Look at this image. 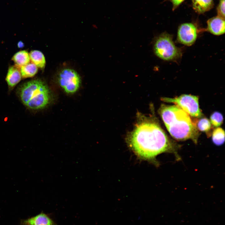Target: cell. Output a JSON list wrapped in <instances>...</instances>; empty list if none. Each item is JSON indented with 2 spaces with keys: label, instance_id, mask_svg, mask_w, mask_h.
I'll return each instance as SVG.
<instances>
[{
  "label": "cell",
  "instance_id": "6da1fadb",
  "mask_svg": "<svg viewBox=\"0 0 225 225\" xmlns=\"http://www.w3.org/2000/svg\"><path fill=\"white\" fill-rule=\"evenodd\" d=\"M128 142L135 153L140 158L152 159L164 152L177 154L178 145L168 137L160 125L148 120L138 122L128 135Z\"/></svg>",
  "mask_w": 225,
  "mask_h": 225
},
{
  "label": "cell",
  "instance_id": "7a4b0ae2",
  "mask_svg": "<svg viewBox=\"0 0 225 225\" xmlns=\"http://www.w3.org/2000/svg\"><path fill=\"white\" fill-rule=\"evenodd\" d=\"M158 112L173 138L179 141L191 139L197 143L199 133L187 112L176 105L164 104L161 105Z\"/></svg>",
  "mask_w": 225,
  "mask_h": 225
},
{
  "label": "cell",
  "instance_id": "3957f363",
  "mask_svg": "<svg viewBox=\"0 0 225 225\" xmlns=\"http://www.w3.org/2000/svg\"><path fill=\"white\" fill-rule=\"evenodd\" d=\"M19 94L23 104L32 110L44 108L49 103L50 99L47 86L42 80L38 79L23 83L20 88Z\"/></svg>",
  "mask_w": 225,
  "mask_h": 225
},
{
  "label": "cell",
  "instance_id": "277c9868",
  "mask_svg": "<svg viewBox=\"0 0 225 225\" xmlns=\"http://www.w3.org/2000/svg\"><path fill=\"white\" fill-rule=\"evenodd\" d=\"M155 54L166 61H176L181 58L182 52L175 45L172 35L163 32L155 39L153 45Z\"/></svg>",
  "mask_w": 225,
  "mask_h": 225
},
{
  "label": "cell",
  "instance_id": "5b68a950",
  "mask_svg": "<svg viewBox=\"0 0 225 225\" xmlns=\"http://www.w3.org/2000/svg\"><path fill=\"white\" fill-rule=\"evenodd\" d=\"M162 100L175 104L192 117L200 118L203 116L197 96L185 94L174 98H163Z\"/></svg>",
  "mask_w": 225,
  "mask_h": 225
},
{
  "label": "cell",
  "instance_id": "8992f818",
  "mask_svg": "<svg viewBox=\"0 0 225 225\" xmlns=\"http://www.w3.org/2000/svg\"><path fill=\"white\" fill-rule=\"evenodd\" d=\"M58 82L60 86L68 93L76 92L80 87L81 79L79 75L74 70L66 68L60 73Z\"/></svg>",
  "mask_w": 225,
  "mask_h": 225
},
{
  "label": "cell",
  "instance_id": "52a82bcc",
  "mask_svg": "<svg viewBox=\"0 0 225 225\" xmlns=\"http://www.w3.org/2000/svg\"><path fill=\"white\" fill-rule=\"evenodd\" d=\"M200 30L196 25L193 23H184L178 27L177 40L179 43L190 46L195 42Z\"/></svg>",
  "mask_w": 225,
  "mask_h": 225
},
{
  "label": "cell",
  "instance_id": "ba28073f",
  "mask_svg": "<svg viewBox=\"0 0 225 225\" xmlns=\"http://www.w3.org/2000/svg\"><path fill=\"white\" fill-rule=\"evenodd\" d=\"M207 27L205 30L215 35H222L225 33V19L217 16L209 19Z\"/></svg>",
  "mask_w": 225,
  "mask_h": 225
},
{
  "label": "cell",
  "instance_id": "9c48e42d",
  "mask_svg": "<svg viewBox=\"0 0 225 225\" xmlns=\"http://www.w3.org/2000/svg\"><path fill=\"white\" fill-rule=\"evenodd\" d=\"M21 225H55L53 221L43 212L25 220H22Z\"/></svg>",
  "mask_w": 225,
  "mask_h": 225
},
{
  "label": "cell",
  "instance_id": "30bf717a",
  "mask_svg": "<svg viewBox=\"0 0 225 225\" xmlns=\"http://www.w3.org/2000/svg\"><path fill=\"white\" fill-rule=\"evenodd\" d=\"M22 78L20 68L15 65L9 68L6 80L10 87H15L20 81Z\"/></svg>",
  "mask_w": 225,
  "mask_h": 225
},
{
  "label": "cell",
  "instance_id": "8fae6325",
  "mask_svg": "<svg viewBox=\"0 0 225 225\" xmlns=\"http://www.w3.org/2000/svg\"><path fill=\"white\" fill-rule=\"evenodd\" d=\"M192 6L195 12L202 14L211 10L213 7V0H192Z\"/></svg>",
  "mask_w": 225,
  "mask_h": 225
},
{
  "label": "cell",
  "instance_id": "7c38bea8",
  "mask_svg": "<svg viewBox=\"0 0 225 225\" xmlns=\"http://www.w3.org/2000/svg\"><path fill=\"white\" fill-rule=\"evenodd\" d=\"M15 65L20 68L30 62L29 53L26 50H22L16 53L12 58Z\"/></svg>",
  "mask_w": 225,
  "mask_h": 225
},
{
  "label": "cell",
  "instance_id": "4fadbf2b",
  "mask_svg": "<svg viewBox=\"0 0 225 225\" xmlns=\"http://www.w3.org/2000/svg\"><path fill=\"white\" fill-rule=\"evenodd\" d=\"M29 55L32 62L38 68L41 69L44 68L46 60L42 52L37 50H32L30 52Z\"/></svg>",
  "mask_w": 225,
  "mask_h": 225
},
{
  "label": "cell",
  "instance_id": "5bb4252c",
  "mask_svg": "<svg viewBox=\"0 0 225 225\" xmlns=\"http://www.w3.org/2000/svg\"><path fill=\"white\" fill-rule=\"evenodd\" d=\"M20 71L23 78H31L34 76L38 71V68L34 63H29L21 67Z\"/></svg>",
  "mask_w": 225,
  "mask_h": 225
},
{
  "label": "cell",
  "instance_id": "9a60e30c",
  "mask_svg": "<svg viewBox=\"0 0 225 225\" xmlns=\"http://www.w3.org/2000/svg\"><path fill=\"white\" fill-rule=\"evenodd\" d=\"M212 140L213 143L217 146L222 145L225 141V132L221 128L218 127L213 131Z\"/></svg>",
  "mask_w": 225,
  "mask_h": 225
},
{
  "label": "cell",
  "instance_id": "2e32d148",
  "mask_svg": "<svg viewBox=\"0 0 225 225\" xmlns=\"http://www.w3.org/2000/svg\"><path fill=\"white\" fill-rule=\"evenodd\" d=\"M197 129L202 132H208L211 128L210 121L206 118H201L194 122Z\"/></svg>",
  "mask_w": 225,
  "mask_h": 225
},
{
  "label": "cell",
  "instance_id": "e0dca14e",
  "mask_svg": "<svg viewBox=\"0 0 225 225\" xmlns=\"http://www.w3.org/2000/svg\"><path fill=\"white\" fill-rule=\"evenodd\" d=\"M211 123L214 127H218L222 123L223 117L222 114L218 112H215L210 116Z\"/></svg>",
  "mask_w": 225,
  "mask_h": 225
},
{
  "label": "cell",
  "instance_id": "ac0fdd59",
  "mask_svg": "<svg viewBox=\"0 0 225 225\" xmlns=\"http://www.w3.org/2000/svg\"><path fill=\"white\" fill-rule=\"evenodd\" d=\"M218 16L225 19V0H220L217 8Z\"/></svg>",
  "mask_w": 225,
  "mask_h": 225
},
{
  "label": "cell",
  "instance_id": "d6986e66",
  "mask_svg": "<svg viewBox=\"0 0 225 225\" xmlns=\"http://www.w3.org/2000/svg\"><path fill=\"white\" fill-rule=\"evenodd\" d=\"M170 1L172 4V10L177 8L185 0H167Z\"/></svg>",
  "mask_w": 225,
  "mask_h": 225
},
{
  "label": "cell",
  "instance_id": "ffe728a7",
  "mask_svg": "<svg viewBox=\"0 0 225 225\" xmlns=\"http://www.w3.org/2000/svg\"><path fill=\"white\" fill-rule=\"evenodd\" d=\"M24 46V43L21 41H19L18 43V47L19 48H22Z\"/></svg>",
  "mask_w": 225,
  "mask_h": 225
}]
</instances>
